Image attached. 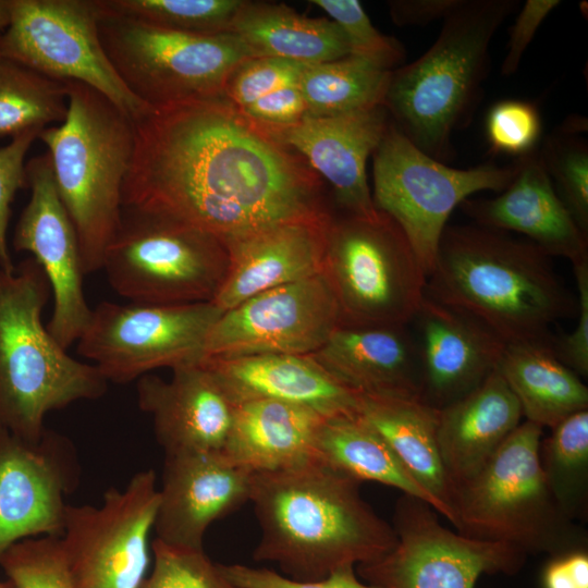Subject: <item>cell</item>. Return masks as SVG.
<instances>
[{
    "instance_id": "cell-1",
    "label": "cell",
    "mask_w": 588,
    "mask_h": 588,
    "mask_svg": "<svg viewBox=\"0 0 588 588\" xmlns=\"http://www.w3.org/2000/svg\"><path fill=\"white\" fill-rule=\"evenodd\" d=\"M122 203L221 241L329 215L316 174L224 95L156 107L134 122Z\"/></svg>"
},
{
    "instance_id": "cell-2",
    "label": "cell",
    "mask_w": 588,
    "mask_h": 588,
    "mask_svg": "<svg viewBox=\"0 0 588 588\" xmlns=\"http://www.w3.org/2000/svg\"><path fill=\"white\" fill-rule=\"evenodd\" d=\"M359 480L313 460L254 473L249 502L260 527L253 558L297 581L379 560L396 535L360 494Z\"/></svg>"
},
{
    "instance_id": "cell-3",
    "label": "cell",
    "mask_w": 588,
    "mask_h": 588,
    "mask_svg": "<svg viewBox=\"0 0 588 588\" xmlns=\"http://www.w3.org/2000/svg\"><path fill=\"white\" fill-rule=\"evenodd\" d=\"M550 258L526 238L474 225H446L426 295L486 324L505 345L552 347L551 326L577 314V298Z\"/></svg>"
},
{
    "instance_id": "cell-4",
    "label": "cell",
    "mask_w": 588,
    "mask_h": 588,
    "mask_svg": "<svg viewBox=\"0 0 588 588\" xmlns=\"http://www.w3.org/2000/svg\"><path fill=\"white\" fill-rule=\"evenodd\" d=\"M517 7L516 0H464L420 58L391 72L383 106L425 154L444 163L452 158L451 137L479 101L492 38Z\"/></svg>"
},
{
    "instance_id": "cell-5",
    "label": "cell",
    "mask_w": 588,
    "mask_h": 588,
    "mask_svg": "<svg viewBox=\"0 0 588 588\" xmlns=\"http://www.w3.org/2000/svg\"><path fill=\"white\" fill-rule=\"evenodd\" d=\"M50 293L33 257L14 271L0 267V427L29 442L44 436L49 412L108 389L94 365L71 357L44 326Z\"/></svg>"
},
{
    "instance_id": "cell-6",
    "label": "cell",
    "mask_w": 588,
    "mask_h": 588,
    "mask_svg": "<svg viewBox=\"0 0 588 588\" xmlns=\"http://www.w3.org/2000/svg\"><path fill=\"white\" fill-rule=\"evenodd\" d=\"M38 138L79 244L84 274L102 269L123 216L122 188L134 149V121L91 87L68 82V112Z\"/></svg>"
},
{
    "instance_id": "cell-7",
    "label": "cell",
    "mask_w": 588,
    "mask_h": 588,
    "mask_svg": "<svg viewBox=\"0 0 588 588\" xmlns=\"http://www.w3.org/2000/svg\"><path fill=\"white\" fill-rule=\"evenodd\" d=\"M543 428L524 420L470 480L456 488L454 526L480 540L503 541L550 556L587 549V536L556 505L543 477Z\"/></svg>"
},
{
    "instance_id": "cell-8",
    "label": "cell",
    "mask_w": 588,
    "mask_h": 588,
    "mask_svg": "<svg viewBox=\"0 0 588 588\" xmlns=\"http://www.w3.org/2000/svg\"><path fill=\"white\" fill-rule=\"evenodd\" d=\"M338 303L341 326H408L427 275L400 226L378 220L332 219L321 272Z\"/></svg>"
},
{
    "instance_id": "cell-9",
    "label": "cell",
    "mask_w": 588,
    "mask_h": 588,
    "mask_svg": "<svg viewBox=\"0 0 588 588\" xmlns=\"http://www.w3.org/2000/svg\"><path fill=\"white\" fill-rule=\"evenodd\" d=\"M99 10V37L130 90L152 108L224 95L256 54L234 34H193Z\"/></svg>"
},
{
    "instance_id": "cell-10",
    "label": "cell",
    "mask_w": 588,
    "mask_h": 588,
    "mask_svg": "<svg viewBox=\"0 0 588 588\" xmlns=\"http://www.w3.org/2000/svg\"><path fill=\"white\" fill-rule=\"evenodd\" d=\"M228 269V250L217 236L127 209L102 265L118 295L144 305L213 302Z\"/></svg>"
},
{
    "instance_id": "cell-11",
    "label": "cell",
    "mask_w": 588,
    "mask_h": 588,
    "mask_svg": "<svg viewBox=\"0 0 588 588\" xmlns=\"http://www.w3.org/2000/svg\"><path fill=\"white\" fill-rule=\"evenodd\" d=\"M372 156L375 207L400 226L427 277L452 211L478 192H502L516 172L515 162L449 167L416 147L392 120Z\"/></svg>"
},
{
    "instance_id": "cell-12",
    "label": "cell",
    "mask_w": 588,
    "mask_h": 588,
    "mask_svg": "<svg viewBox=\"0 0 588 588\" xmlns=\"http://www.w3.org/2000/svg\"><path fill=\"white\" fill-rule=\"evenodd\" d=\"M95 0H9L0 57L97 90L134 122L154 110L122 81L99 37Z\"/></svg>"
},
{
    "instance_id": "cell-13",
    "label": "cell",
    "mask_w": 588,
    "mask_h": 588,
    "mask_svg": "<svg viewBox=\"0 0 588 588\" xmlns=\"http://www.w3.org/2000/svg\"><path fill=\"white\" fill-rule=\"evenodd\" d=\"M223 310L215 303L126 305L101 302L77 340V352L108 382L128 383L158 368L200 363Z\"/></svg>"
},
{
    "instance_id": "cell-14",
    "label": "cell",
    "mask_w": 588,
    "mask_h": 588,
    "mask_svg": "<svg viewBox=\"0 0 588 588\" xmlns=\"http://www.w3.org/2000/svg\"><path fill=\"white\" fill-rule=\"evenodd\" d=\"M159 491L155 470L110 488L100 506L70 505L59 537L74 588H138L149 565Z\"/></svg>"
},
{
    "instance_id": "cell-15",
    "label": "cell",
    "mask_w": 588,
    "mask_h": 588,
    "mask_svg": "<svg viewBox=\"0 0 588 588\" xmlns=\"http://www.w3.org/2000/svg\"><path fill=\"white\" fill-rule=\"evenodd\" d=\"M426 502L402 494L395 505L396 543L379 560L355 567L380 588H475L482 574L515 575L526 553L503 541L466 537L443 527Z\"/></svg>"
},
{
    "instance_id": "cell-16",
    "label": "cell",
    "mask_w": 588,
    "mask_h": 588,
    "mask_svg": "<svg viewBox=\"0 0 588 588\" xmlns=\"http://www.w3.org/2000/svg\"><path fill=\"white\" fill-rule=\"evenodd\" d=\"M340 326L338 303L320 273L261 292L223 311L209 332L205 357L310 355Z\"/></svg>"
},
{
    "instance_id": "cell-17",
    "label": "cell",
    "mask_w": 588,
    "mask_h": 588,
    "mask_svg": "<svg viewBox=\"0 0 588 588\" xmlns=\"http://www.w3.org/2000/svg\"><path fill=\"white\" fill-rule=\"evenodd\" d=\"M79 466L73 443L46 429L29 442L0 427V559L16 542L60 537Z\"/></svg>"
},
{
    "instance_id": "cell-18",
    "label": "cell",
    "mask_w": 588,
    "mask_h": 588,
    "mask_svg": "<svg viewBox=\"0 0 588 588\" xmlns=\"http://www.w3.org/2000/svg\"><path fill=\"white\" fill-rule=\"evenodd\" d=\"M30 198L17 220L13 247L28 252L45 272L53 296L47 329L68 350L85 330L91 310L83 289L78 238L53 182L48 154L25 166Z\"/></svg>"
},
{
    "instance_id": "cell-19",
    "label": "cell",
    "mask_w": 588,
    "mask_h": 588,
    "mask_svg": "<svg viewBox=\"0 0 588 588\" xmlns=\"http://www.w3.org/2000/svg\"><path fill=\"white\" fill-rule=\"evenodd\" d=\"M253 474L222 450L166 454L156 539L173 547L204 549L209 526L249 502Z\"/></svg>"
},
{
    "instance_id": "cell-20",
    "label": "cell",
    "mask_w": 588,
    "mask_h": 588,
    "mask_svg": "<svg viewBox=\"0 0 588 588\" xmlns=\"http://www.w3.org/2000/svg\"><path fill=\"white\" fill-rule=\"evenodd\" d=\"M390 123V114L381 105L336 115H306L289 126L262 128L308 160L330 183L346 216L378 220L382 212L375 207L366 163Z\"/></svg>"
},
{
    "instance_id": "cell-21",
    "label": "cell",
    "mask_w": 588,
    "mask_h": 588,
    "mask_svg": "<svg viewBox=\"0 0 588 588\" xmlns=\"http://www.w3.org/2000/svg\"><path fill=\"white\" fill-rule=\"evenodd\" d=\"M420 365V401L441 409L494 371L505 343L471 315L425 295L411 321Z\"/></svg>"
},
{
    "instance_id": "cell-22",
    "label": "cell",
    "mask_w": 588,
    "mask_h": 588,
    "mask_svg": "<svg viewBox=\"0 0 588 588\" xmlns=\"http://www.w3.org/2000/svg\"><path fill=\"white\" fill-rule=\"evenodd\" d=\"M509 186L493 198L465 199L461 209L477 224L513 231L549 257L588 260V238L558 196L539 149L518 157Z\"/></svg>"
},
{
    "instance_id": "cell-23",
    "label": "cell",
    "mask_w": 588,
    "mask_h": 588,
    "mask_svg": "<svg viewBox=\"0 0 588 588\" xmlns=\"http://www.w3.org/2000/svg\"><path fill=\"white\" fill-rule=\"evenodd\" d=\"M330 215L273 224L222 241L229 269L215 303L223 311L261 292L322 272Z\"/></svg>"
},
{
    "instance_id": "cell-24",
    "label": "cell",
    "mask_w": 588,
    "mask_h": 588,
    "mask_svg": "<svg viewBox=\"0 0 588 588\" xmlns=\"http://www.w3.org/2000/svg\"><path fill=\"white\" fill-rule=\"evenodd\" d=\"M136 391L164 454L223 449L235 404L201 362L172 369L170 380L147 373Z\"/></svg>"
},
{
    "instance_id": "cell-25",
    "label": "cell",
    "mask_w": 588,
    "mask_h": 588,
    "mask_svg": "<svg viewBox=\"0 0 588 588\" xmlns=\"http://www.w3.org/2000/svg\"><path fill=\"white\" fill-rule=\"evenodd\" d=\"M201 364L234 404L275 400L309 407L324 417L358 411L359 394L340 383L310 355L205 357Z\"/></svg>"
},
{
    "instance_id": "cell-26",
    "label": "cell",
    "mask_w": 588,
    "mask_h": 588,
    "mask_svg": "<svg viewBox=\"0 0 588 588\" xmlns=\"http://www.w3.org/2000/svg\"><path fill=\"white\" fill-rule=\"evenodd\" d=\"M310 356L357 394L420 400L418 350L407 326H340Z\"/></svg>"
},
{
    "instance_id": "cell-27",
    "label": "cell",
    "mask_w": 588,
    "mask_h": 588,
    "mask_svg": "<svg viewBox=\"0 0 588 588\" xmlns=\"http://www.w3.org/2000/svg\"><path fill=\"white\" fill-rule=\"evenodd\" d=\"M522 419L499 367L475 390L438 409L440 454L456 488L482 469Z\"/></svg>"
},
{
    "instance_id": "cell-28",
    "label": "cell",
    "mask_w": 588,
    "mask_h": 588,
    "mask_svg": "<svg viewBox=\"0 0 588 588\" xmlns=\"http://www.w3.org/2000/svg\"><path fill=\"white\" fill-rule=\"evenodd\" d=\"M324 418L309 407L282 401L240 402L222 451L252 473L296 467L316 460L315 437Z\"/></svg>"
},
{
    "instance_id": "cell-29",
    "label": "cell",
    "mask_w": 588,
    "mask_h": 588,
    "mask_svg": "<svg viewBox=\"0 0 588 588\" xmlns=\"http://www.w3.org/2000/svg\"><path fill=\"white\" fill-rule=\"evenodd\" d=\"M357 413L387 441L407 471L433 497L453 525L456 487L438 444V409L418 399L359 394Z\"/></svg>"
},
{
    "instance_id": "cell-30",
    "label": "cell",
    "mask_w": 588,
    "mask_h": 588,
    "mask_svg": "<svg viewBox=\"0 0 588 588\" xmlns=\"http://www.w3.org/2000/svg\"><path fill=\"white\" fill-rule=\"evenodd\" d=\"M228 33L257 58L318 64L350 56L347 40L334 22L305 17L285 5L244 1Z\"/></svg>"
},
{
    "instance_id": "cell-31",
    "label": "cell",
    "mask_w": 588,
    "mask_h": 588,
    "mask_svg": "<svg viewBox=\"0 0 588 588\" xmlns=\"http://www.w3.org/2000/svg\"><path fill=\"white\" fill-rule=\"evenodd\" d=\"M499 369L525 420L551 429L566 417L588 409V388L551 346L506 345Z\"/></svg>"
},
{
    "instance_id": "cell-32",
    "label": "cell",
    "mask_w": 588,
    "mask_h": 588,
    "mask_svg": "<svg viewBox=\"0 0 588 588\" xmlns=\"http://www.w3.org/2000/svg\"><path fill=\"white\" fill-rule=\"evenodd\" d=\"M315 458L356 480L376 481L415 497L437 513L433 497L407 471L382 436L358 413L326 417L315 437Z\"/></svg>"
},
{
    "instance_id": "cell-33",
    "label": "cell",
    "mask_w": 588,
    "mask_h": 588,
    "mask_svg": "<svg viewBox=\"0 0 588 588\" xmlns=\"http://www.w3.org/2000/svg\"><path fill=\"white\" fill-rule=\"evenodd\" d=\"M391 72L352 54L309 64L298 83L307 115H336L383 106Z\"/></svg>"
},
{
    "instance_id": "cell-34",
    "label": "cell",
    "mask_w": 588,
    "mask_h": 588,
    "mask_svg": "<svg viewBox=\"0 0 588 588\" xmlns=\"http://www.w3.org/2000/svg\"><path fill=\"white\" fill-rule=\"evenodd\" d=\"M540 465L546 483L561 512L573 522L588 516V409L551 428L541 439Z\"/></svg>"
},
{
    "instance_id": "cell-35",
    "label": "cell",
    "mask_w": 588,
    "mask_h": 588,
    "mask_svg": "<svg viewBox=\"0 0 588 588\" xmlns=\"http://www.w3.org/2000/svg\"><path fill=\"white\" fill-rule=\"evenodd\" d=\"M66 112L68 83L0 57V138L62 123Z\"/></svg>"
},
{
    "instance_id": "cell-36",
    "label": "cell",
    "mask_w": 588,
    "mask_h": 588,
    "mask_svg": "<svg viewBox=\"0 0 588 588\" xmlns=\"http://www.w3.org/2000/svg\"><path fill=\"white\" fill-rule=\"evenodd\" d=\"M105 12L193 34L228 33L241 0H97Z\"/></svg>"
},
{
    "instance_id": "cell-37",
    "label": "cell",
    "mask_w": 588,
    "mask_h": 588,
    "mask_svg": "<svg viewBox=\"0 0 588 588\" xmlns=\"http://www.w3.org/2000/svg\"><path fill=\"white\" fill-rule=\"evenodd\" d=\"M586 130V120L569 119L546 137L539 151L558 196L588 234V147L578 135Z\"/></svg>"
},
{
    "instance_id": "cell-38",
    "label": "cell",
    "mask_w": 588,
    "mask_h": 588,
    "mask_svg": "<svg viewBox=\"0 0 588 588\" xmlns=\"http://www.w3.org/2000/svg\"><path fill=\"white\" fill-rule=\"evenodd\" d=\"M14 588H74L59 537H34L10 547L0 559Z\"/></svg>"
},
{
    "instance_id": "cell-39",
    "label": "cell",
    "mask_w": 588,
    "mask_h": 588,
    "mask_svg": "<svg viewBox=\"0 0 588 588\" xmlns=\"http://www.w3.org/2000/svg\"><path fill=\"white\" fill-rule=\"evenodd\" d=\"M154 567L138 588H241L221 572L204 549L179 548L155 538Z\"/></svg>"
},
{
    "instance_id": "cell-40",
    "label": "cell",
    "mask_w": 588,
    "mask_h": 588,
    "mask_svg": "<svg viewBox=\"0 0 588 588\" xmlns=\"http://www.w3.org/2000/svg\"><path fill=\"white\" fill-rule=\"evenodd\" d=\"M344 34L350 54L391 69L404 60V49L395 39L381 34L357 0H313Z\"/></svg>"
},
{
    "instance_id": "cell-41",
    "label": "cell",
    "mask_w": 588,
    "mask_h": 588,
    "mask_svg": "<svg viewBox=\"0 0 588 588\" xmlns=\"http://www.w3.org/2000/svg\"><path fill=\"white\" fill-rule=\"evenodd\" d=\"M541 127L538 109L531 102L517 99L494 103L486 119V135L491 150L517 158L537 149Z\"/></svg>"
},
{
    "instance_id": "cell-42",
    "label": "cell",
    "mask_w": 588,
    "mask_h": 588,
    "mask_svg": "<svg viewBox=\"0 0 588 588\" xmlns=\"http://www.w3.org/2000/svg\"><path fill=\"white\" fill-rule=\"evenodd\" d=\"M309 64L280 58H254L232 75L224 96L240 111L281 87L298 84Z\"/></svg>"
},
{
    "instance_id": "cell-43",
    "label": "cell",
    "mask_w": 588,
    "mask_h": 588,
    "mask_svg": "<svg viewBox=\"0 0 588 588\" xmlns=\"http://www.w3.org/2000/svg\"><path fill=\"white\" fill-rule=\"evenodd\" d=\"M41 131H25L12 137L7 146L0 148V267L7 271L15 270L7 237L11 204L16 193L27 187L24 160Z\"/></svg>"
},
{
    "instance_id": "cell-44",
    "label": "cell",
    "mask_w": 588,
    "mask_h": 588,
    "mask_svg": "<svg viewBox=\"0 0 588 588\" xmlns=\"http://www.w3.org/2000/svg\"><path fill=\"white\" fill-rule=\"evenodd\" d=\"M219 567L241 588H380L362 580L354 566L340 568L315 581H297L272 569L244 564H219Z\"/></svg>"
},
{
    "instance_id": "cell-45",
    "label": "cell",
    "mask_w": 588,
    "mask_h": 588,
    "mask_svg": "<svg viewBox=\"0 0 588 588\" xmlns=\"http://www.w3.org/2000/svg\"><path fill=\"white\" fill-rule=\"evenodd\" d=\"M577 286V324L563 336L553 338L556 357L579 377L588 375V260L573 265Z\"/></svg>"
},
{
    "instance_id": "cell-46",
    "label": "cell",
    "mask_w": 588,
    "mask_h": 588,
    "mask_svg": "<svg viewBox=\"0 0 588 588\" xmlns=\"http://www.w3.org/2000/svg\"><path fill=\"white\" fill-rule=\"evenodd\" d=\"M265 128L284 127L307 115V107L298 84L281 87L259 98L241 111Z\"/></svg>"
},
{
    "instance_id": "cell-47",
    "label": "cell",
    "mask_w": 588,
    "mask_h": 588,
    "mask_svg": "<svg viewBox=\"0 0 588 588\" xmlns=\"http://www.w3.org/2000/svg\"><path fill=\"white\" fill-rule=\"evenodd\" d=\"M561 3L559 0H528L524 3L510 28L507 52L501 65V74H514L522 57L531 42L543 20Z\"/></svg>"
},
{
    "instance_id": "cell-48",
    "label": "cell",
    "mask_w": 588,
    "mask_h": 588,
    "mask_svg": "<svg viewBox=\"0 0 588 588\" xmlns=\"http://www.w3.org/2000/svg\"><path fill=\"white\" fill-rule=\"evenodd\" d=\"M542 588H588V552L578 549L551 556L541 576Z\"/></svg>"
},
{
    "instance_id": "cell-49",
    "label": "cell",
    "mask_w": 588,
    "mask_h": 588,
    "mask_svg": "<svg viewBox=\"0 0 588 588\" xmlns=\"http://www.w3.org/2000/svg\"><path fill=\"white\" fill-rule=\"evenodd\" d=\"M464 0H401L391 2V15L397 25L421 26L453 14Z\"/></svg>"
},
{
    "instance_id": "cell-50",
    "label": "cell",
    "mask_w": 588,
    "mask_h": 588,
    "mask_svg": "<svg viewBox=\"0 0 588 588\" xmlns=\"http://www.w3.org/2000/svg\"><path fill=\"white\" fill-rule=\"evenodd\" d=\"M9 23V0H0V32H2Z\"/></svg>"
},
{
    "instance_id": "cell-51",
    "label": "cell",
    "mask_w": 588,
    "mask_h": 588,
    "mask_svg": "<svg viewBox=\"0 0 588 588\" xmlns=\"http://www.w3.org/2000/svg\"><path fill=\"white\" fill-rule=\"evenodd\" d=\"M0 588H14L9 581L0 580Z\"/></svg>"
},
{
    "instance_id": "cell-52",
    "label": "cell",
    "mask_w": 588,
    "mask_h": 588,
    "mask_svg": "<svg viewBox=\"0 0 588 588\" xmlns=\"http://www.w3.org/2000/svg\"><path fill=\"white\" fill-rule=\"evenodd\" d=\"M2 32H0V35H1Z\"/></svg>"
}]
</instances>
